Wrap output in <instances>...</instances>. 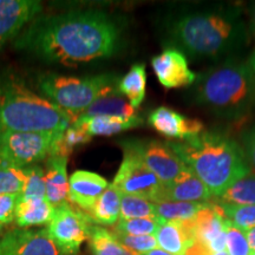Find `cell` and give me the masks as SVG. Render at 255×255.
<instances>
[{
	"label": "cell",
	"instance_id": "obj_14",
	"mask_svg": "<svg viewBox=\"0 0 255 255\" xmlns=\"http://www.w3.org/2000/svg\"><path fill=\"white\" fill-rule=\"evenodd\" d=\"M148 122L156 131L168 138L186 141L203 132L205 126L199 120L188 119L165 107H158L149 115Z\"/></svg>",
	"mask_w": 255,
	"mask_h": 255
},
{
	"label": "cell",
	"instance_id": "obj_39",
	"mask_svg": "<svg viewBox=\"0 0 255 255\" xmlns=\"http://www.w3.org/2000/svg\"><path fill=\"white\" fill-rule=\"evenodd\" d=\"M247 60H248V64H250V66L252 69V72H253L254 82H255V49L253 50V52L251 53L250 57H248Z\"/></svg>",
	"mask_w": 255,
	"mask_h": 255
},
{
	"label": "cell",
	"instance_id": "obj_24",
	"mask_svg": "<svg viewBox=\"0 0 255 255\" xmlns=\"http://www.w3.org/2000/svg\"><path fill=\"white\" fill-rule=\"evenodd\" d=\"M88 241L92 255H139L124 247L113 232L101 226H91Z\"/></svg>",
	"mask_w": 255,
	"mask_h": 255
},
{
	"label": "cell",
	"instance_id": "obj_36",
	"mask_svg": "<svg viewBox=\"0 0 255 255\" xmlns=\"http://www.w3.org/2000/svg\"><path fill=\"white\" fill-rule=\"evenodd\" d=\"M214 252L210 250L208 245L199 240H193L187 247L183 255H213Z\"/></svg>",
	"mask_w": 255,
	"mask_h": 255
},
{
	"label": "cell",
	"instance_id": "obj_43",
	"mask_svg": "<svg viewBox=\"0 0 255 255\" xmlns=\"http://www.w3.org/2000/svg\"><path fill=\"white\" fill-rule=\"evenodd\" d=\"M1 229H2V226H1V225H0V232H1Z\"/></svg>",
	"mask_w": 255,
	"mask_h": 255
},
{
	"label": "cell",
	"instance_id": "obj_11",
	"mask_svg": "<svg viewBox=\"0 0 255 255\" xmlns=\"http://www.w3.org/2000/svg\"><path fill=\"white\" fill-rule=\"evenodd\" d=\"M0 255H60L47 229L17 228L0 238Z\"/></svg>",
	"mask_w": 255,
	"mask_h": 255
},
{
	"label": "cell",
	"instance_id": "obj_23",
	"mask_svg": "<svg viewBox=\"0 0 255 255\" xmlns=\"http://www.w3.org/2000/svg\"><path fill=\"white\" fill-rule=\"evenodd\" d=\"M119 91L126 96L129 103L135 109L144 101L146 89V71L144 64H135L119 82Z\"/></svg>",
	"mask_w": 255,
	"mask_h": 255
},
{
	"label": "cell",
	"instance_id": "obj_25",
	"mask_svg": "<svg viewBox=\"0 0 255 255\" xmlns=\"http://www.w3.org/2000/svg\"><path fill=\"white\" fill-rule=\"evenodd\" d=\"M208 203L196 202H173L163 201L155 203V219L161 223L184 221L194 218L200 210H202Z\"/></svg>",
	"mask_w": 255,
	"mask_h": 255
},
{
	"label": "cell",
	"instance_id": "obj_7",
	"mask_svg": "<svg viewBox=\"0 0 255 255\" xmlns=\"http://www.w3.org/2000/svg\"><path fill=\"white\" fill-rule=\"evenodd\" d=\"M64 131H5L0 152L8 167L24 169L46 159Z\"/></svg>",
	"mask_w": 255,
	"mask_h": 255
},
{
	"label": "cell",
	"instance_id": "obj_33",
	"mask_svg": "<svg viewBox=\"0 0 255 255\" xmlns=\"http://www.w3.org/2000/svg\"><path fill=\"white\" fill-rule=\"evenodd\" d=\"M226 247L228 255H251L246 233L232 225L228 220L226 227Z\"/></svg>",
	"mask_w": 255,
	"mask_h": 255
},
{
	"label": "cell",
	"instance_id": "obj_6",
	"mask_svg": "<svg viewBox=\"0 0 255 255\" xmlns=\"http://www.w3.org/2000/svg\"><path fill=\"white\" fill-rule=\"evenodd\" d=\"M119 82L114 75L84 78L47 75L40 79L39 88L50 102L77 117L102 96L117 89Z\"/></svg>",
	"mask_w": 255,
	"mask_h": 255
},
{
	"label": "cell",
	"instance_id": "obj_2",
	"mask_svg": "<svg viewBox=\"0 0 255 255\" xmlns=\"http://www.w3.org/2000/svg\"><path fill=\"white\" fill-rule=\"evenodd\" d=\"M237 5L181 6L164 21L165 44L194 59L231 58L250 43Z\"/></svg>",
	"mask_w": 255,
	"mask_h": 255
},
{
	"label": "cell",
	"instance_id": "obj_42",
	"mask_svg": "<svg viewBox=\"0 0 255 255\" xmlns=\"http://www.w3.org/2000/svg\"><path fill=\"white\" fill-rule=\"evenodd\" d=\"M213 255H228L227 252H219V253H214Z\"/></svg>",
	"mask_w": 255,
	"mask_h": 255
},
{
	"label": "cell",
	"instance_id": "obj_37",
	"mask_svg": "<svg viewBox=\"0 0 255 255\" xmlns=\"http://www.w3.org/2000/svg\"><path fill=\"white\" fill-rule=\"evenodd\" d=\"M250 20H248V27H250L251 36L255 39V2H252L250 6Z\"/></svg>",
	"mask_w": 255,
	"mask_h": 255
},
{
	"label": "cell",
	"instance_id": "obj_29",
	"mask_svg": "<svg viewBox=\"0 0 255 255\" xmlns=\"http://www.w3.org/2000/svg\"><path fill=\"white\" fill-rule=\"evenodd\" d=\"M218 203L222 208L225 218L235 227L244 232L255 227V206H235Z\"/></svg>",
	"mask_w": 255,
	"mask_h": 255
},
{
	"label": "cell",
	"instance_id": "obj_41",
	"mask_svg": "<svg viewBox=\"0 0 255 255\" xmlns=\"http://www.w3.org/2000/svg\"><path fill=\"white\" fill-rule=\"evenodd\" d=\"M2 167H7V164H6L4 157H2L1 152H0V168H2Z\"/></svg>",
	"mask_w": 255,
	"mask_h": 255
},
{
	"label": "cell",
	"instance_id": "obj_32",
	"mask_svg": "<svg viewBox=\"0 0 255 255\" xmlns=\"http://www.w3.org/2000/svg\"><path fill=\"white\" fill-rule=\"evenodd\" d=\"M113 233L124 247L139 255L150 252L157 247L155 235H129L119 232Z\"/></svg>",
	"mask_w": 255,
	"mask_h": 255
},
{
	"label": "cell",
	"instance_id": "obj_16",
	"mask_svg": "<svg viewBox=\"0 0 255 255\" xmlns=\"http://www.w3.org/2000/svg\"><path fill=\"white\" fill-rule=\"evenodd\" d=\"M108 187L109 183L101 175L88 170H77L69 178V200L88 214Z\"/></svg>",
	"mask_w": 255,
	"mask_h": 255
},
{
	"label": "cell",
	"instance_id": "obj_40",
	"mask_svg": "<svg viewBox=\"0 0 255 255\" xmlns=\"http://www.w3.org/2000/svg\"><path fill=\"white\" fill-rule=\"evenodd\" d=\"M141 255H174V254L168 253V252L161 250V248H155V250H152L150 252H146V253L141 254Z\"/></svg>",
	"mask_w": 255,
	"mask_h": 255
},
{
	"label": "cell",
	"instance_id": "obj_30",
	"mask_svg": "<svg viewBox=\"0 0 255 255\" xmlns=\"http://www.w3.org/2000/svg\"><path fill=\"white\" fill-rule=\"evenodd\" d=\"M25 182L24 169L8 165L0 168V195H21Z\"/></svg>",
	"mask_w": 255,
	"mask_h": 255
},
{
	"label": "cell",
	"instance_id": "obj_35",
	"mask_svg": "<svg viewBox=\"0 0 255 255\" xmlns=\"http://www.w3.org/2000/svg\"><path fill=\"white\" fill-rule=\"evenodd\" d=\"M242 144H244V152L246 155L247 162L251 169L255 170V126L247 130L242 136Z\"/></svg>",
	"mask_w": 255,
	"mask_h": 255
},
{
	"label": "cell",
	"instance_id": "obj_5",
	"mask_svg": "<svg viewBox=\"0 0 255 255\" xmlns=\"http://www.w3.org/2000/svg\"><path fill=\"white\" fill-rule=\"evenodd\" d=\"M76 117L25 87L12 73L0 75V133L65 131Z\"/></svg>",
	"mask_w": 255,
	"mask_h": 255
},
{
	"label": "cell",
	"instance_id": "obj_4",
	"mask_svg": "<svg viewBox=\"0 0 255 255\" xmlns=\"http://www.w3.org/2000/svg\"><path fill=\"white\" fill-rule=\"evenodd\" d=\"M196 104L226 119L244 116L255 105V82L247 59L231 57L196 77Z\"/></svg>",
	"mask_w": 255,
	"mask_h": 255
},
{
	"label": "cell",
	"instance_id": "obj_28",
	"mask_svg": "<svg viewBox=\"0 0 255 255\" xmlns=\"http://www.w3.org/2000/svg\"><path fill=\"white\" fill-rule=\"evenodd\" d=\"M26 182L21 194V200L46 199L45 171L39 165H30L24 168Z\"/></svg>",
	"mask_w": 255,
	"mask_h": 255
},
{
	"label": "cell",
	"instance_id": "obj_18",
	"mask_svg": "<svg viewBox=\"0 0 255 255\" xmlns=\"http://www.w3.org/2000/svg\"><path fill=\"white\" fill-rule=\"evenodd\" d=\"M66 163H68V157L63 156H49L46 158V200L55 208L70 203Z\"/></svg>",
	"mask_w": 255,
	"mask_h": 255
},
{
	"label": "cell",
	"instance_id": "obj_19",
	"mask_svg": "<svg viewBox=\"0 0 255 255\" xmlns=\"http://www.w3.org/2000/svg\"><path fill=\"white\" fill-rule=\"evenodd\" d=\"M53 215L55 207L46 199H20L14 210V223L19 228L28 229L50 223Z\"/></svg>",
	"mask_w": 255,
	"mask_h": 255
},
{
	"label": "cell",
	"instance_id": "obj_22",
	"mask_svg": "<svg viewBox=\"0 0 255 255\" xmlns=\"http://www.w3.org/2000/svg\"><path fill=\"white\" fill-rule=\"evenodd\" d=\"M155 238L161 250L174 255H183L193 241L180 221L161 223L155 233Z\"/></svg>",
	"mask_w": 255,
	"mask_h": 255
},
{
	"label": "cell",
	"instance_id": "obj_15",
	"mask_svg": "<svg viewBox=\"0 0 255 255\" xmlns=\"http://www.w3.org/2000/svg\"><path fill=\"white\" fill-rule=\"evenodd\" d=\"M212 197V194L206 184L187 167L186 170H183L175 180L162 184L157 202L173 201V202L209 203Z\"/></svg>",
	"mask_w": 255,
	"mask_h": 255
},
{
	"label": "cell",
	"instance_id": "obj_17",
	"mask_svg": "<svg viewBox=\"0 0 255 255\" xmlns=\"http://www.w3.org/2000/svg\"><path fill=\"white\" fill-rule=\"evenodd\" d=\"M135 108L124 98V96L119 91V88L108 92L95 101L87 110L76 117V121H84L91 117L108 116L119 117L123 120H132L138 117Z\"/></svg>",
	"mask_w": 255,
	"mask_h": 255
},
{
	"label": "cell",
	"instance_id": "obj_12",
	"mask_svg": "<svg viewBox=\"0 0 255 255\" xmlns=\"http://www.w3.org/2000/svg\"><path fill=\"white\" fill-rule=\"evenodd\" d=\"M41 9V2L36 0H0V49L15 39Z\"/></svg>",
	"mask_w": 255,
	"mask_h": 255
},
{
	"label": "cell",
	"instance_id": "obj_34",
	"mask_svg": "<svg viewBox=\"0 0 255 255\" xmlns=\"http://www.w3.org/2000/svg\"><path fill=\"white\" fill-rule=\"evenodd\" d=\"M21 195H0V225L4 227L14 221V210Z\"/></svg>",
	"mask_w": 255,
	"mask_h": 255
},
{
	"label": "cell",
	"instance_id": "obj_9",
	"mask_svg": "<svg viewBox=\"0 0 255 255\" xmlns=\"http://www.w3.org/2000/svg\"><path fill=\"white\" fill-rule=\"evenodd\" d=\"M122 148L124 157L113 184L122 194L144 197L156 203L163 183L143 164L135 152L127 146Z\"/></svg>",
	"mask_w": 255,
	"mask_h": 255
},
{
	"label": "cell",
	"instance_id": "obj_10",
	"mask_svg": "<svg viewBox=\"0 0 255 255\" xmlns=\"http://www.w3.org/2000/svg\"><path fill=\"white\" fill-rule=\"evenodd\" d=\"M137 155L143 164L152 171L162 183H168L186 170L187 165L175 154L168 143L152 139H128L122 142Z\"/></svg>",
	"mask_w": 255,
	"mask_h": 255
},
{
	"label": "cell",
	"instance_id": "obj_13",
	"mask_svg": "<svg viewBox=\"0 0 255 255\" xmlns=\"http://www.w3.org/2000/svg\"><path fill=\"white\" fill-rule=\"evenodd\" d=\"M151 66L158 82L167 89L194 84L197 76L189 69L187 57L175 49H165L151 59Z\"/></svg>",
	"mask_w": 255,
	"mask_h": 255
},
{
	"label": "cell",
	"instance_id": "obj_31",
	"mask_svg": "<svg viewBox=\"0 0 255 255\" xmlns=\"http://www.w3.org/2000/svg\"><path fill=\"white\" fill-rule=\"evenodd\" d=\"M158 227L159 222L156 219L119 220L115 225L114 232L129 235H155Z\"/></svg>",
	"mask_w": 255,
	"mask_h": 255
},
{
	"label": "cell",
	"instance_id": "obj_27",
	"mask_svg": "<svg viewBox=\"0 0 255 255\" xmlns=\"http://www.w3.org/2000/svg\"><path fill=\"white\" fill-rule=\"evenodd\" d=\"M131 219H155V203L144 197L122 194L120 220Z\"/></svg>",
	"mask_w": 255,
	"mask_h": 255
},
{
	"label": "cell",
	"instance_id": "obj_3",
	"mask_svg": "<svg viewBox=\"0 0 255 255\" xmlns=\"http://www.w3.org/2000/svg\"><path fill=\"white\" fill-rule=\"evenodd\" d=\"M167 143L215 199L252 171L244 149L221 132H201L186 141Z\"/></svg>",
	"mask_w": 255,
	"mask_h": 255
},
{
	"label": "cell",
	"instance_id": "obj_44",
	"mask_svg": "<svg viewBox=\"0 0 255 255\" xmlns=\"http://www.w3.org/2000/svg\"><path fill=\"white\" fill-rule=\"evenodd\" d=\"M251 255H255V252H253V253H251Z\"/></svg>",
	"mask_w": 255,
	"mask_h": 255
},
{
	"label": "cell",
	"instance_id": "obj_20",
	"mask_svg": "<svg viewBox=\"0 0 255 255\" xmlns=\"http://www.w3.org/2000/svg\"><path fill=\"white\" fill-rule=\"evenodd\" d=\"M143 124L141 117L132 120H123L119 117L97 116L84 121H76L71 126L83 129L90 136H113L116 133L127 131Z\"/></svg>",
	"mask_w": 255,
	"mask_h": 255
},
{
	"label": "cell",
	"instance_id": "obj_21",
	"mask_svg": "<svg viewBox=\"0 0 255 255\" xmlns=\"http://www.w3.org/2000/svg\"><path fill=\"white\" fill-rule=\"evenodd\" d=\"M121 196L122 193L113 183L105 189L88 213L94 225L115 226L121 215Z\"/></svg>",
	"mask_w": 255,
	"mask_h": 255
},
{
	"label": "cell",
	"instance_id": "obj_38",
	"mask_svg": "<svg viewBox=\"0 0 255 255\" xmlns=\"http://www.w3.org/2000/svg\"><path fill=\"white\" fill-rule=\"evenodd\" d=\"M245 233H246V238L248 241V246H250L251 253H253V252H255V227L248 229V231Z\"/></svg>",
	"mask_w": 255,
	"mask_h": 255
},
{
	"label": "cell",
	"instance_id": "obj_8",
	"mask_svg": "<svg viewBox=\"0 0 255 255\" xmlns=\"http://www.w3.org/2000/svg\"><path fill=\"white\" fill-rule=\"evenodd\" d=\"M91 226L92 221L87 213L65 203L55 208L47 232L60 255H78L82 245L89 240Z\"/></svg>",
	"mask_w": 255,
	"mask_h": 255
},
{
	"label": "cell",
	"instance_id": "obj_1",
	"mask_svg": "<svg viewBox=\"0 0 255 255\" xmlns=\"http://www.w3.org/2000/svg\"><path fill=\"white\" fill-rule=\"evenodd\" d=\"M122 26L102 11L38 15L14 39V47L47 63L75 66L113 56Z\"/></svg>",
	"mask_w": 255,
	"mask_h": 255
},
{
	"label": "cell",
	"instance_id": "obj_26",
	"mask_svg": "<svg viewBox=\"0 0 255 255\" xmlns=\"http://www.w3.org/2000/svg\"><path fill=\"white\" fill-rule=\"evenodd\" d=\"M220 203L235 206H255V173L251 171L218 197Z\"/></svg>",
	"mask_w": 255,
	"mask_h": 255
}]
</instances>
